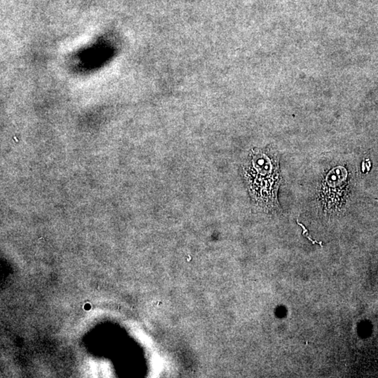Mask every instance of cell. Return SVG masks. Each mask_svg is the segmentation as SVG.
Masks as SVG:
<instances>
[{"label":"cell","mask_w":378,"mask_h":378,"mask_svg":"<svg viewBox=\"0 0 378 378\" xmlns=\"http://www.w3.org/2000/svg\"><path fill=\"white\" fill-rule=\"evenodd\" d=\"M298 224H299V225H300L301 227H302V229H303V232H302V235H305L306 234V237L308 238L309 240H310L311 242H312V244H319L321 246H322V242H318V241L313 240L312 238H311L310 237H309L308 235V231H307V229H306L305 227H304L303 225H302V224H301L300 222H299V220H297Z\"/></svg>","instance_id":"obj_2"},{"label":"cell","mask_w":378,"mask_h":378,"mask_svg":"<svg viewBox=\"0 0 378 378\" xmlns=\"http://www.w3.org/2000/svg\"><path fill=\"white\" fill-rule=\"evenodd\" d=\"M243 173L251 198L261 208H278L277 198L280 167L278 155L269 150L251 151L243 166Z\"/></svg>","instance_id":"obj_1"}]
</instances>
